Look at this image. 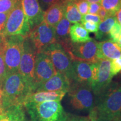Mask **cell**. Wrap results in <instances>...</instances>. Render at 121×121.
<instances>
[{
	"label": "cell",
	"instance_id": "obj_1",
	"mask_svg": "<svg viewBox=\"0 0 121 121\" xmlns=\"http://www.w3.org/2000/svg\"><path fill=\"white\" fill-rule=\"evenodd\" d=\"M2 107L6 109L24 105L26 98L33 93L19 72L7 74L2 83Z\"/></svg>",
	"mask_w": 121,
	"mask_h": 121
},
{
	"label": "cell",
	"instance_id": "obj_2",
	"mask_svg": "<svg viewBox=\"0 0 121 121\" xmlns=\"http://www.w3.org/2000/svg\"><path fill=\"white\" fill-rule=\"evenodd\" d=\"M93 110L98 117L113 121L121 113V85L110 84L107 90L99 96Z\"/></svg>",
	"mask_w": 121,
	"mask_h": 121
},
{
	"label": "cell",
	"instance_id": "obj_3",
	"mask_svg": "<svg viewBox=\"0 0 121 121\" xmlns=\"http://www.w3.org/2000/svg\"><path fill=\"white\" fill-rule=\"evenodd\" d=\"M31 121H66L69 116L59 101L24 104Z\"/></svg>",
	"mask_w": 121,
	"mask_h": 121
},
{
	"label": "cell",
	"instance_id": "obj_4",
	"mask_svg": "<svg viewBox=\"0 0 121 121\" xmlns=\"http://www.w3.org/2000/svg\"><path fill=\"white\" fill-rule=\"evenodd\" d=\"M30 31L29 23L24 13L21 0H20L9 13L2 35L4 37L20 35L26 38L29 37Z\"/></svg>",
	"mask_w": 121,
	"mask_h": 121
},
{
	"label": "cell",
	"instance_id": "obj_5",
	"mask_svg": "<svg viewBox=\"0 0 121 121\" xmlns=\"http://www.w3.org/2000/svg\"><path fill=\"white\" fill-rule=\"evenodd\" d=\"M24 38L20 35L5 37L4 58L7 74L19 72Z\"/></svg>",
	"mask_w": 121,
	"mask_h": 121
},
{
	"label": "cell",
	"instance_id": "obj_6",
	"mask_svg": "<svg viewBox=\"0 0 121 121\" xmlns=\"http://www.w3.org/2000/svg\"><path fill=\"white\" fill-rule=\"evenodd\" d=\"M36 55L37 51L29 37L25 38L19 72L31 89L33 93L34 88V68Z\"/></svg>",
	"mask_w": 121,
	"mask_h": 121
},
{
	"label": "cell",
	"instance_id": "obj_7",
	"mask_svg": "<svg viewBox=\"0 0 121 121\" xmlns=\"http://www.w3.org/2000/svg\"><path fill=\"white\" fill-rule=\"evenodd\" d=\"M69 103L78 110L91 111L95 107L94 97L89 85L72 84L69 91Z\"/></svg>",
	"mask_w": 121,
	"mask_h": 121
},
{
	"label": "cell",
	"instance_id": "obj_8",
	"mask_svg": "<svg viewBox=\"0 0 121 121\" xmlns=\"http://www.w3.org/2000/svg\"><path fill=\"white\" fill-rule=\"evenodd\" d=\"M42 52L49 56L57 72L66 76L71 82L72 60L62 46L60 43H54Z\"/></svg>",
	"mask_w": 121,
	"mask_h": 121
},
{
	"label": "cell",
	"instance_id": "obj_9",
	"mask_svg": "<svg viewBox=\"0 0 121 121\" xmlns=\"http://www.w3.org/2000/svg\"><path fill=\"white\" fill-rule=\"evenodd\" d=\"M29 37L37 53L42 52L49 45L56 43L55 29L48 25L44 21L31 30Z\"/></svg>",
	"mask_w": 121,
	"mask_h": 121
},
{
	"label": "cell",
	"instance_id": "obj_10",
	"mask_svg": "<svg viewBox=\"0 0 121 121\" xmlns=\"http://www.w3.org/2000/svg\"><path fill=\"white\" fill-rule=\"evenodd\" d=\"M98 42L91 40L84 43H72L67 53L73 60H79L96 63L99 61L97 58Z\"/></svg>",
	"mask_w": 121,
	"mask_h": 121
},
{
	"label": "cell",
	"instance_id": "obj_11",
	"mask_svg": "<svg viewBox=\"0 0 121 121\" xmlns=\"http://www.w3.org/2000/svg\"><path fill=\"white\" fill-rule=\"evenodd\" d=\"M57 73L52 60L47 54L43 52L37 53L34 68V93L40 84Z\"/></svg>",
	"mask_w": 121,
	"mask_h": 121
},
{
	"label": "cell",
	"instance_id": "obj_12",
	"mask_svg": "<svg viewBox=\"0 0 121 121\" xmlns=\"http://www.w3.org/2000/svg\"><path fill=\"white\" fill-rule=\"evenodd\" d=\"M111 60L108 59H99L98 63V72L96 80L91 86L94 94L99 96L104 93L112 83L113 77L110 73Z\"/></svg>",
	"mask_w": 121,
	"mask_h": 121
},
{
	"label": "cell",
	"instance_id": "obj_13",
	"mask_svg": "<svg viewBox=\"0 0 121 121\" xmlns=\"http://www.w3.org/2000/svg\"><path fill=\"white\" fill-rule=\"evenodd\" d=\"M21 4L31 30L43 22L44 11L40 7L38 0H21Z\"/></svg>",
	"mask_w": 121,
	"mask_h": 121
},
{
	"label": "cell",
	"instance_id": "obj_14",
	"mask_svg": "<svg viewBox=\"0 0 121 121\" xmlns=\"http://www.w3.org/2000/svg\"><path fill=\"white\" fill-rule=\"evenodd\" d=\"M91 63L79 60L72 61L71 84H85L91 86Z\"/></svg>",
	"mask_w": 121,
	"mask_h": 121
},
{
	"label": "cell",
	"instance_id": "obj_15",
	"mask_svg": "<svg viewBox=\"0 0 121 121\" xmlns=\"http://www.w3.org/2000/svg\"><path fill=\"white\" fill-rule=\"evenodd\" d=\"M71 85V82L66 76L57 72L56 75L40 84L35 92L65 91L67 93L70 89Z\"/></svg>",
	"mask_w": 121,
	"mask_h": 121
},
{
	"label": "cell",
	"instance_id": "obj_16",
	"mask_svg": "<svg viewBox=\"0 0 121 121\" xmlns=\"http://www.w3.org/2000/svg\"><path fill=\"white\" fill-rule=\"evenodd\" d=\"M97 58L112 60L121 58V48L111 40L98 42Z\"/></svg>",
	"mask_w": 121,
	"mask_h": 121
},
{
	"label": "cell",
	"instance_id": "obj_17",
	"mask_svg": "<svg viewBox=\"0 0 121 121\" xmlns=\"http://www.w3.org/2000/svg\"><path fill=\"white\" fill-rule=\"evenodd\" d=\"M71 26V22L66 18H63L54 27L56 43H60L66 52L69 51L72 44L69 34Z\"/></svg>",
	"mask_w": 121,
	"mask_h": 121
},
{
	"label": "cell",
	"instance_id": "obj_18",
	"mask_svg": "<svg viewBox=\"0 0 121 121\" xmlns=\"http://www.w3.org/2000/svg\"><path fill=\"white\" fill-rule=\"evenodd\" d=\"M65 4L59 2L50 6L44 11V21L54 28L65 16Z\"/></svg>",
	"mask_w": 121,
	"mask_h": 121
},
{
	"label": "cell",
	"instance_id": "obj_19",
	"mask_svg": "<svg viewBox=\"0 0 121 121\" xmlns=\"http://www.w3.org/2000/svg\"><path fill=\"white\" fill-rule=\"evenodd\" d=\"M67 93L65 91H39L31 93L25 100L26 103H42L48 101L60 102Z\"/></svg>",
	"mask_w": 121,
	"mask_h": 121
},
{
	"label": "cell",
	"instance_id": "obj_20",
	"mask_svg": "<svg viewBox=\"0 0 121 121\" xmlns=\"http://www.w3.org/2000/svg\"><path fill=\"white\" fill-rule=\"evenodd\" d=\"M0 121H27L22 105L12 106L0 114Z\"/></svg>",
	"mask_w": 121,
	"mask_h": 121
},
{
	"label": "cell",
	"instance_id": "obj_21",
	"mask_svg": "<svg viewBox=\"0 0 121 121\" xmlns=\"http://www.w3.org/2000/svg\"><path fill=\"white\" fill-rule=\"evenodd\" d=\"M69 34L71 40L74 43H84L93 40L88 31L80 23H76L71 26Z\"/></svg>",
	"mask_w": 121,
	"mask_h": 121
},
{
	"label": "cell",
	"instance_id": "obj_22",
	"mask_svg": "<svg viewBox=\"0 0 121 121\" xmlns=\"http://www.w3.org/2000/svg\"><path fill=\"white\" fill-rule=\"evenodd\" d=\"M117 22L116 16H110L99 24L98 32L95 34L97 39L101 40L109 38V31L115 22Z\"/></svg>",
	"mask_w": 121,
	"mask_h": 121
},
{
	"label": "cell",
	"instance_id": "obj_23",
	"mask_svg": "<svg viewBox=\"0 0 121 121\" xmlns=\"http://www.w3.org/2000/svg\"><path fill=\"white\" fill-rule=\"evenodd\" d=\"M65 16L71 23H79L82 21V16L74 2L65 4Z\"/></svg>",
	"mask_w": 121,
	"mask_h": 121
},
{
	"label": "cell",
	"instance_id": "obj_24",
	"mask_svg": "<svg viewBox=\"0 0 121 121\" xmlns=\"http://www.w3.org/2000/svg\"><path fill=\"white\" fill-rule=\"evenodd\" d=\"M100 4L110 16H115L121 7V0H102Z\"/></svg>",
	"mask_w": 121,
	"mask_h": 121
},
{
	"label": "cell",
	"instance_id": "obj_25",
	"mask_svg": "<svg viewBox=\"0 0 121 121\" xmlns=\"http://www.w3.org/2000/svg\"><path fill=\"white\" fill-rule=\"evenodd\" d=\"M20 0H0V13H10Z\"/></svg>",
	"mask_w": 121,
	"mask_h": 121
},
{
	"label": "cell",
	"instance_id": "obj_26",
	"mask_svg": "<svg viewBox=\"0 0 121 121\" xmlns=\"http://www.w3.org/2000/svg\"><path fill=\"white\" fill-rule=\"evenodd\" d=\"M109 35L110 40L117 43L121 38V25L117 20L112 27Z\"/></svg>",
	"mask_w": 121,
	"mask_h": 121
},
{
	"label": "cell",
	"instance_id": "obj_27",
	"mask_svg": "<svg viewBox=\"0 0 121 121\" xmlns=\"http://www.w3.org/2000/svg\"><path fill=\"white\" fill-rule=\"evenodd\" d=\"M4 45L0 49V85L2 86L3 81L7 74L6 65L4 58Z\"/></svg>",
	"mask_w": 121,
	"mask_h": 121
},
{
	"label": "cell",
	"instance_id": "obj_28",
	"mask_svg": "<svg viewBox=\"0 0 121 121\" xmlns=\"http://www.w3.org/2000/svg\"><path fill=\"white\" fill-rule=\"evenodd\" d=\"M121 71V58L111 60L110 63V73L112 76L117 75Z\"/></svg>",
	"mask_w": 121,
	"mask_h": 121
},
{
	"label": "cell",
	"instance_id": "obj_29",
	"mask_svg": "<svg viewBox=\"0 0 121 121\" xmlns=\"http://www.w3.org/2000/svg\"><path fill=\"white\" fill-rule=\"evenodd\" d=\"M74 2L81 15H84L88 13L89 3L87 0H76Z\"/></svg>",
	"mask_w": 121,
	"mask_h": 121
},
{
	"label": "cell",
	"instance_id": "obj_30",
	"mask_svg": "<svg viewBox=\"0 0 121 121\" xmlns=\"http://www.w3.org/2000/svg\"><path fill=\"white\" fill-rule=\"evenodd\" d=\"M83 22H90L99 24L102 22L99 16L96 14H91V13H86V14L82 16V21Z\"/></svg>",
	"mask_w": 121,
	"mask_h": 121
},
{
	"label": "cell",
	"instance_id": "obj_31",
	"mask_svg": "<svg viewBox=\"0 0 121 121\" xmlns=\"http://www.w3.org/2000/svg\"><path fill=\"white\" fill-rule=\"evenodd\" d=\"M82 22V25L84 26V28L88 32L93 33L95 34H96L98 32L99 24L90 22Z\"/></svg>",
	"mask_w": 121,
	"mask_h": 121
},
{
	"label": "cell",
	"instance_id": "obj_32",
	"mask_svg": "<svg viewBox=\"0 0 121 121\" xmlns=\"http://www.w3.org/2000/svg\"><path fill=\"white\" fill-rule=\"evenodd\" d=\"M38 1L42 10L45 11L53 4L60 2V0H38Z\"/></svg>",
	"mask_w": 121,
	"mask_h": 121
},
{
	"label": "cell",
	"instance_id": "obj_33",
	"mask_svg": "<svg viewBox=\"0 0 121 121\" xmlns=\"http://www.w3.org/2000/svg\"><path fill=\"white\" fill-rule=\"evenodd\" d=\"M9 13H0V34L2 35L5 28Z\"/></svg>",
	"mask_w": 121,
	"mask_h": 121
},
{
	"label": "cell",
	"instance_id": "obj_34",
	"mask_svg": "<svg viewBox=\"0 0 121 121\" xmlns=\"http://www.w3.org/2000/svg\"><path fill=\"white\" fill-rule=\"evenodd\" d=\"M101 7L100 2L91 3L89 4L88 13L91 14H97Z\"/></svg>",
	"mask_w": 121,
	"mask_h": 121
},
{
	"label": "cell",
	"instance_id": "obj_35",
	"mask_svg": "<svg viewBox=\"0 0 121 121\" xmlns=\"http://www.w3.org/2000/svg\"><path fill=\"white\" fill-rule=\"evenodd\" d=\"M98 15L99 16L100 19L102 22L103 21H104L105 20L107 19V18L111 16L109 13L108 12L106 11L105 9L102 7H100V9L99 11H98Z\"/></svg>",
	"mask_w": 121,
	"mask_h": 121
},
{
	"label": "cell",
	"instance_id": "obj_36",
	"mask_svg": "<svg viewBox=\"0 0 121 121\" xmlns=\"http://www.w3.org/2000/svg\"><path fill=\"white\" fill-rule=\"evenodd\" d=\"M66 121H90L89 117H78V116H71L68 117Z\"/></svg>",
	"mask_w": 121,
	"mask_h": 121
},
{
	"label": "cell",
	"instance_id": "obj_37",
	"mask_svg": "<svg viewBox=\"0 0 121 121\" xmlns=\"http://www.w3.org/2000/svg\"><path fill=\"white\" fill-rule=\"evenodd\" d=\"M89 117L90 119V121H107L98 117L95 114V112L93 109L90 111V114Z\"/></svg>",
	"mask_w": 121,
	"mask_h": 121
},
{
	"label": "cell",
	"instance_id": "obj_38",
	"mask_svg": "<svg viewBox=\"0 0 121 121\" xmlns=\"http://www.w3.org/2000/svg\"><path fill=\"white\" fill-rule=\"evenodd\" d=\"M4 110L2 107V86L0 85V114L4 113Z\"/></svg>",
	"mask_w": 121,
	"mask_h": 121
},
{
	"label": "cell",
	"instance_id": "obj_39",
	"mask_svg": "<svg viewBox=\"0 0 121 121\" xmlns=\"http://www.w3.org/2000/svg\"><path fill=\"white\" fill-rule=\"evenodd\" d=\"M116 19H117V22H119V24L121 25V7L119 9V10L116 13Z\"/></svg>",
	"mask_w": 121,
	"mask_h": 121
},
{
	"label": "cell",
	"instance_id": "obj_40",
	"mask_svg": "<svg viewBox=\"0 0 121 121\" xmlns=\"http://www.w3.org/2000/svg\"><path fill=\"white\" fill-rule=\"evenodd\" d=\"M5 41V37L3 35L0 34V49L2 47Z\"/></svg>",
	"mask_w": 121,
	"mask_h": 121
},
{
	"label": "cell",
	"instance_id": "obj_41",
	"mask_svg": "<svg viewBox=\"0 0 121 121\" xmlns=\"http://www.w3.org/2000/svg\"><path fill=\"white\" fill-rule=\"evenodd\" d=\"M76 1V0H60V2L62 4H68L69 2H74V1Z\"/></svg>",
	"mask_w": 121,
	"mask_h": 121
},
{
	"label": "cell",
	"instance_id": "obj_42",
	"mask_svg": "<svg viewBox=\"0 0 121 121\" xmlns=\"http://www.w3.org/2000/svg\"><path fill=\"white\" fill-rule=\"evenodd\" d=\"M102 0H87V1L89 3H96V2H100Z\"/></svg>",
	"mask_w": 121,
	"mask_h": 121
},
{
	"label": "cell",
	"instance_id": "obj_43",
	"mask_svg": "<svg viewBox=\"0 0 121 121\" xmlns=\"http://www.w3.org/2000/svg\"><path fill=\"white\" fill-rule=\"evenodd\" d=\"M113 121H121V114H119L118 117L116 119H115Z\"/></svg>",
	"mask_w": 121,
	"mask_h": 121
},
{
	"label": "cell",
	"instance_id": "obj_44",
	"mask_svg": "<svg viewBox=\"0 0 121 121\" xmlns=\"http://www.w3.org/2000/svg\"><path fill=\"white\" fill-rule=\"evenodd\" d=\"M117 44H118V45L121 48V38L120 39H119V40H118V42H117Z\"/></svg>",
	"mask_w": 121,
	"mask_h": 121
},
{
	"label": "cell",
	"instance_id": "obj_45",
	"mask_svg": "<svg viewBox=\"0 0 121 121\" xmlns=\"http://www.w3.org/2000/svg\"><path fill=\"white\" fill-rule=\"evenodd\" d=\"M119 80H120V82H118V83H119V84L121 85V71L120 73H119Z\"/></svg>",
	"mask_w": 121,
	"mask_h": 121
}]
</instances>
